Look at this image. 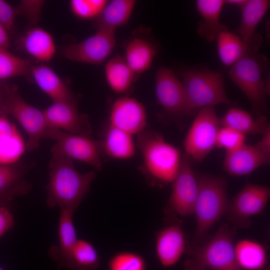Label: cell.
<instances>
[{"instance_id":"6da1fadb","label":"cell","mask_w":270,"mask_h":270,"mask_svg":"<svg viewBox=\"0 0 270 270\" xmlns=\"http://www.w3.org/2000/svg\"><path fill=\"white\" fill-rule=\"evenodd\" d=\"M49 168L46 205L50 208L58 206L74 213L90 190L96 172L81 174L74 168L73 160L56 154L52 156Z\"/></svg>"},{"instance_id":"7a4b0ae2","label":"cell","mask_w":270,"mask_h":270,"mask_svg":"<svg viewBox=\"0 0 270 270\" xmlns=\"http://www.w3.org/2000/svg\"><path fill=\"white\" fill-rule=\"evenodd\" d=\"M137 146L148 174L160 182H172L182 158L178 149L166 142L159 134L151 131L138 134Z\"/></svg>"},{"instance_id":"3957f363","label":"cell","mask_w":270,"mask_h":270,"mask_svg":"<svg viewBox=\"0 0 270 270\" xmlns=\"http://www.w3.org/2000/svg\"><path fill=\"white\" fill-rule=\"evenodd\" d=\"M197 179L198 192L194 210L196 226L193 237L195 242H201L211 228L225 215L229 202L226 182L224 178L204 176Z\"/></svg>"},{"instance_id":"277c9868","label":"cell","mask_w":270,"mask_h":270,"mask_svg":"<svg viewBox=\"0 0 270 270\" xmlns=\"http://www.w3.org/2000/svg\"><path fill=\"white\" fill-rule=\"evenodd\" d=\"M181 76L188 115L205 106L232 104L226 94L224 78L220 72L205 68H192L184 70Z\"/></svg>"},{"instance_id":"5b68a950","label":"cell","mask_w":270,"mask_h":270,"mask_svg":"<svg viewBox=\"0 0 270 270\" xmlns=\"http://www.w3.org/2000/svg\"><path fill=\"white\" fill-rule=\"evenodd\" d=\"M236 228L222 224L208 242L197 248L184 262L185 270H244L236 257L234 239Z\"/></svg>"},{"instance_id":"8992f818","label":"cell","mask_w":270,"mask_h":270,"mask_svg":"<svg viewBox=\"0 0 270 270\" xmlns=\"http://www.w3.org/2000/svg\"><path fill=\"white\" fill-rule=\"evenodd\" d=\"M268 66V58L256 54L246 56L232 66L230 79L242 91L250 101L252 114L256 116L268 113L266 96L270 94L268 80L262 74Z\"/></svg>"},{"instance_id":"52a82bcc","label":"cell","mask_w":270,"mask_h":270,"mask_svg":"<svg viewBox=\"0 0 270 270\" xmlns=\"http://www.w3.org/2000/svg\"><path fill=\"white\" fill-rule=\"evenodd\" d=\"M0 116H12L23 128L28 136V150L38 147L47 128L43 111L26 102L16 86L4 83L0 98Z\"/></svg>"},{"instance_id":"ba28073f","label":"cell","mask_w":270,"mask_h":270,"mask_svg":"<svg viewBox=\"0 0 270 270\" xmlns=\"http://www.w3.org/2000/svg\"><path fill=\"white\" fill-rule=\"evenodd\" d=\"M44 138L54 140L52 154L62 156L72 160L88 164L98 170L102 168L101 141L90 136L72 134L59 129L47 128Z\"/></svg>"},{"instance_id":"9c48e42d","label":"cell","mask_w":270,"mask_h":270,"mask_svg":"<svg viewBox=\"0 0 270 270\" xmlns=\"http://www.w3.org/2000/svg\"><path fill=\"white\" fill-rule=\"evenodd\" d=\"M220 126L214 106L200 109L184 141V154L191 161H202L216 146Z\"/></svg>"},{"instance_id":"30bf717a","label":"cell","mask_w":270,"mask_h":270,"mask_svg":"<svg viewBox=\"0 0 270 270\" xmlns=\"http://www.w3.org/2000/svg\"><path fill=\"white\" fill-rule=\"evenodd\" d=\"M270 197L269 187L248 183L229 201L225 215L236 228H248L250 217L263 211Z\"/></svg>"},{"instance_id":"8fae6325","label":"cell","mask_w":270,"mask_h":270,"mask_svg":"<svg viewBox=\"0 0 270 270\" xmlns=\"http://www.w3.org/2000/svg\"><path fill=\"white\" fill-rule=\"evenodd\" d=\"M115 44V30L100 29L84 40L66 46L62 54L70 60L99 64L110 56Z\"/></svg>"},{"instance_id":"7c38bea8","label":"cell","mask_w":270,"mask_h":270,"mask_svg":"<svg viewBox=\"0 0 270 270\" xmlns=\"http://www.w3.org/2000/svg\"><path fill=\"white\" fill-rule=\"evenodd\" d=\"M191 160L186 154L182 156L180 168L172 182L168 206L181 216L194 214L198 194V179L194 172Z\"/></svg>"},{"instance_id":"4fadbf2b","label":"cell","mask_w":270,"mask_h":270,"mask_svg":"<svg viewBox=\"0 0 270 270\" xmlns=\"http://www.w3.org/2000/svg\"><path fill=\"white\" fill-rule=\"evenodd\" d=\"M43 112L47 128L72 134L90 136L91 125L86 114H79L76 102H53Z\"/></svg>"},{"instance_id":"5bb4252c","label":"cell","mask_w":270,"mask_h":270,"mask_svg":"<svg viewBox=\"0 0 270 270\" xmlns=\"http://www.w3.org/2000/svg\"><path fill=\"white\" fill-rule=\"evenodd\" d=\"M156 92L158 104L168 113L188 114L185 92L172 70L160 66L156 74Z\"/></svg>"},{"instance_id":"9a60e30c","label":"cell","mask_w":270,"mask_h":270,"mask_svg":"<svg viewBox=\"0 0 270 270\" xmlns=\"http://www.w3.org/2000/svg\"><path fill=\"white\" fill-rule=\"evenodd\" d=\"M110 121V126L132 136L144 131L146 114L140 102L132 98L122 96L113 103Z\"/></svg>"},{"instance_id":"2e32d148","label":"cell","mask_w":270,"mask_h":270,"mask_svg":"<svg viewBox=\"0 0 270 270\" xmlns=\"http://www.w3.org/2000/svg\"><path fill=\"white\" fill-rule=\"evenodd\" d=\"M270 4L268 0H246L240 7L242 18L236 33L256 54L262 41V37L256 32V30L268 11Z\"/></svg>"},{"instance_id":"e0dca14e","label":"cell","mask_w":270,"mask_h":270,"mask_svg":"<svg viewBox=\"0 0 270 270\" xmlns=\"http://www.w3.org/2000/svg\"><path fill=\"white\" fill-rule=\"evenodd\" d=\"M270 161V154L261 151L255 146L244 144L234 150L226 152L223 166L230 175L241 176L268 164Z\"/></svg>"},{"instance_id":"ac0fdd59","label":"cell","mask_w":270,"mask_h":270,"mask_svg":"<svg viewBox=\"0 0 270 270\" xmlns=\"http://www.w3.org/2000/svg\"><path fill=\"white\" fill-rule=\"evenodd\" d=\"M185 248L184 234L180 226H170L158 233L156 241V254L164 267H170L177 263Z\"/></svg>"},{"instance_id":"d6986e66","label":"cell","mask_w":270,"mask_h":270,"mask_svg":"<svg viewBox=\"0 0 270 270\" xmlns=\"http://www.w3.org/2000/svg\"><path fill=\"white\" fill-rule=\"evenodd\" d=\"M17 46L20 50L42 62H48L54 56L56 46L50 34L42 28L34 26L19 38Z\"/></svg>"},{"instance_id":"ffe728a7","label":"cell","mask_w":270,"mask_h":270,"mask_svg":"<svg viewBox=\"0 0 270 270\" xmlns=\"http://www.w3.org/2000/svg\"><path fill=\"white\" fill-rule=\"evenodd\" d=\"M30 74L38 86L53 102H76L66 84L49 66L44 64L32 65Z\"/></svg>"},{"instance_id":"44dd1931","label":"cell","mask_w":270,"mask_h":270,"mask_svg":"<svg viewBox=\"0 0 270 270\" xmlns=\"http://www.w3.org/2000/svg\"><path fill=\"white\" fill-rule=\"evenodd\" d=\"M74 213L60 208L58 222L59 244L50 247L48 251L52 258L61 266L67 268L72 250L77 241L72 216Z\"/></svg>"},{"instance_id":"7402d4cb","label":"cell","mask_w":270,"mask_h":270,"mask_svg":"<svg viewBox=\"0 0 270 270\" xmlns=\"http://www.w3.org/2000/svg\"><path fill=\"white\" fill-rule=\"evenodd\" d=\"M224 4L222 0H198V10L202 17L196 28L197 33L208 42L217 40L220 34L228 28L220 21L222 9Z\"/></svg>"},{"instance_id":"603a6c76","label":"cell","mask_w":270,"mask_h":270,"mask_svg":"<svg viewBox=\"0 0 270 270\" xmlns=\"http://www.w3.org/2000/svg\"><path fill=\"white\" fill-rule=\"evenodd\" d=\"M220 125L232 128L244 135H262L270 127L265 115L254 118L247 112L232 108L219 118Z\"/></svg>"},{"instance_id":"cb8c5ba5","label":"cell","mask_w":270,"mask_h":270,"mask_svg":"<svg viewBox=\"0 0 270 270\" xmlns=\"http://www.w3.org/2000/svg\"><path fill=\"white\" fill-rule=\"evenodd\" d=\"M156 52L154 44L142 38H134L126 46L124 60L136 76L150 67Z\"/></svg>"},{"instance_id":"d4e9b609","label":"cell","mask_w":270,"mask_h":270,"mask_svg":"<svg viewBox=\"0 0 270 270\" xmlns=\"http://www.w3.org/2000/svg\"><path fill=\"white\" fill-rule=\"evenodd\" d=\"M26 166L22 162H0V192L12 193L17 196L27 194L31 186L24 176Z\"/></svg>"},{"instance_id":"484cf974","label":"cell","mask_w":270,"mask_h":270,"mask_svg":"<svg viewBox=\"0 0 270 270\" xmlns=\"http://www.w3.org/2000/svg\"><path fill=\"white\" fill-rule=\"evenodd\" d=\"M136 2L134 0H114L108 2L96 17L98 30H116L128 20Z\"/></svg>"},{"instance_id":"4316f807","label":"cell","mask_w":270,"mask_h":270,"mask_svg":"<svg viewBox=\"0 0 270 270\" xmlns=\"http://www.w3.org/2000/svg\"><path fill=\"white\" fill-rule=\"evenodd\" d=\"M102 152L116 159H128L136 153L132 135L110 125L101 141Z\"/></svg>"},{"instance_id":"83f0119b","label":"cell","mask_w":270,"mask_h":270,"mask_svg":"<svg viewBox=\"0 0 270 270\" xmlns=\"http://www.w3.org/2000/svg\"><path fill=\"white\" fill-rule=\"evenodd\" d=\"M217 40L219 57L226 66H232L244 57L256 54L238 36L228 30L221 33Z\"/></svg>"},{"instance_id":"f1b7e54d","label":"cell","mask_w":270,"mask_h":270,"mask_svg":"<svg viewBox=\"0 0 270 270\" xmlns=\"http://www.w3.org/2000/svg\"><path fill=\"white\" fill-rule=\"evenodd\" d=\"M105 76L110 88L116 93H123L130 86L135 74L124 58L116 56L105 66Z\"/></svg>"},{"instance_id":"f546056e","label":"cell","mask_w":270,"mask_h":270,"mask_svg":"<svg viewBox=\"0 0 270 270\" xmlns=\"http://www.w3.org/2000/svg\"><path fill=\"white\" fill-rule=\"evenodd\" d=\"M236 260L242 270H258L266 262V252L264 247L255 241L244 239L234 245Z\"/></svg>"},{"instance_id":"4dcf8cb0","label":"cell","mask_w":270,"mask_h":270,"mask_svg":"<svg viewBox=\"0 0 270 270\" xmlns=\"http://www.w3.org/2000/svg\"><path fill=\"white\" fill-rule=\"evenodd\" d=\"M100 258L96 248L88 242L78 240L72 250L67 269L69 270H96Z\"/></svg>"},{"instance_id":"1f68e13d","label":"cell","mask_w":270,"mask_h":270,"mask_svg":"<svg viewBox=\"0 0 270 270\" xmlns=\"http://www.w3.org/2000/svg\"><path fill=\"white\" fill-rule=\"evenodd\" d=\"M8 50L0 48V82L30 74L32 66L30 62Z\"/></svg>"},{"instance_id":"d6a6232c","label":"cell","mask_w":270,"mask_h":270,"mask_svg":"<svg viewBox=\"0 0 270 270\" xmlns=\"http://www.w3.org/2000/svg\"><path fill=\"white\" fill-rule=\"evenodd\" d=\"M108 270H146V264L138 254L122 252L112 257L108 263Z\"/></svg>"},{"instance_id":"836d02e7","label":"cell","mask_w":270,"mask_h":270,"mask_svg":"<svg viewBox=\"0 0 270 270\" xmlns=\"http://www.w3.org/2000/svg\"><path fill=\"white\" fill-rule=\"evenodd\" d=\"M246 135L228 127L220 128L216 146L224 148L226 152L234 150L245 144Z\"/></svg>"},{"instance_id":"e575fe53","label":"cell","mask_w":270,"mask_h":270,"mask_svg":"<svg viewBox=\"0 0 270 270\" xmlns=\"http://www.w3.org/2000/svg\"><path fill=\"white\" fill-rule=\"evenodd\" d=\"M43 0H21L15 8L16 15L24 16L32 24H36L40 18Z\"/></svg>"},{"instance_id":"d590c367","label":"cell","mask_w":270,"mask_h":270,"mask_svg":"<svg viewBox=\"0 0 270 270\" xmlns=\"http://www.w3.org/2000/svg\"><path fill=\"white\" fill-rule=\"evenodd\" d=\"M70 7L73 14L82 19H90L98 16L88 0H72Z\"/></svg>"},{"instance_id":"8d00e7d4","label":"cell","mask_w":270,"mask_h":270,"mask_svg":"<svg viewBox=\"0 0 270 270\" xmlns=\"http://www.w3.org/2000/svg\"><path fill=\"white\" fill-rule=\"evenodd\" d=\"M16 14L8 2L0 0V24L8 31L14 26Z\"/></svg>"},{"instance_id":"74e56055","label":"cell","mask_w":270,"mask_h":270,"mask_svg":"<svg viewBox=\"0 0 270 270\" xmlns=\"http://www.w3.org/2000/svg\"><path fill=\"white\" fill-rule=\"evenodd\" d=\"M14 218L9 206H0V238L12 228Z\"/></svg>"},{"instance_id":"f35d334b","label":"cell","mask_w":270,"mask_h":270,"mask_svg":"<svg viewBox=\"0 0 270 270\" xmlns=\"http://www.w3.org/2000/svg\"><path fill=\"white\" fill-rule=\"evenodd\" d=\"M15 127L7 116H0V139L18 137Z\"/></svg>"},{"instance_id":"ab89813d","label":"cell","mask_w":270,"mask_h":270,"mask_svg":"<svg viewBox=\"0 0 270 270\" xmlns=\"http://www.w3.org/2000/svg\"><path fill=\"white\" fill-rule=\"evenodd\" d=\"M262 136V138L254 146L261 151L270 155V127Z\"/></svg>"},{"instance_id":"60d3db41","label":"cell","mask_w":270,"mask_h":270,"mask_svg":"<svg viewBox=\"0 0 270 270\" xmlns=\"http://www.w3.org/2000/svg\"><path fill=\"white\" fill-rule=\"evenodd\" d=\"M10 39L8 30L0 24V48L8 50Z\"/></svg>"},{"instance_id":"b9f144b4","label":"cell","mask_w":270,"mask_h":270,"mask_svg":"<svg viewBox=\"0 0 270 270\" xmlns=\"http://www.w3.org/2000/svg\"><path fill=\"white\" fill-rule=\"evenodd\" d=\"M17 196L12 193L0 192V206H10Z\"/></svg>"},{"instance_id":"7bdbcfd3","label":"cell","mask_w":270,"mask_h":270,"mask_svg":"<svg viewBox=\"0 0 270 270\" xmlns=\"http://www.w3.org/2000/svg\"><path fill=\"white\" fill-rule=\"evenodd\" d=\"M246 0H224V4L237 5L238 6H242L246 2Z\"/></svg>"},{"instance_id":"ee69618b","label":"cell","mask_w":270,"mask_h":270,"mask_svg":"<svg viewBox=\"0 0 270 270\" xmlns=\"http://www.w3.org/2000/svg\"><path fill=\"white\" fill-rule=\"evenodd\" d=\"M3 84H4V82H0V96H1L2 87Z\"/></svg>"},{"instance_id":"f6af8a7d","label":"cell","mask_w":270,"mask_h":270,"mask_svg":"<svg viewBox=\"0 0 270 270\" xmlns=\"http://www.w3.org/2000/svg\"><path fill=\"white\" fill-rule=\"evenodd\" d=\"M0 270H4L0 266Z\"/></svg>"},{"instance_id":"bcb514c9","label":"cell","mask_w":270,"mask_h":270,"mask_svg":"<svg viewBox=\"0 0 270 270\" xmlns=\"http://www.w3.org/2000/svg\"><path fill=\"white\" fill-rule=\"evenodd\" d=\"M266 270H270L269 268H268Z\"/></svg>"},{"instance_id":"7dc6e473","label":"cell","mask_w":270,"mask_h":270,"mask_svg":"<svg viewBox=\"0 0 270 270\" xmlns=\"http://www.w3.org/2000/svg\"></svg>"}]
</instances>
